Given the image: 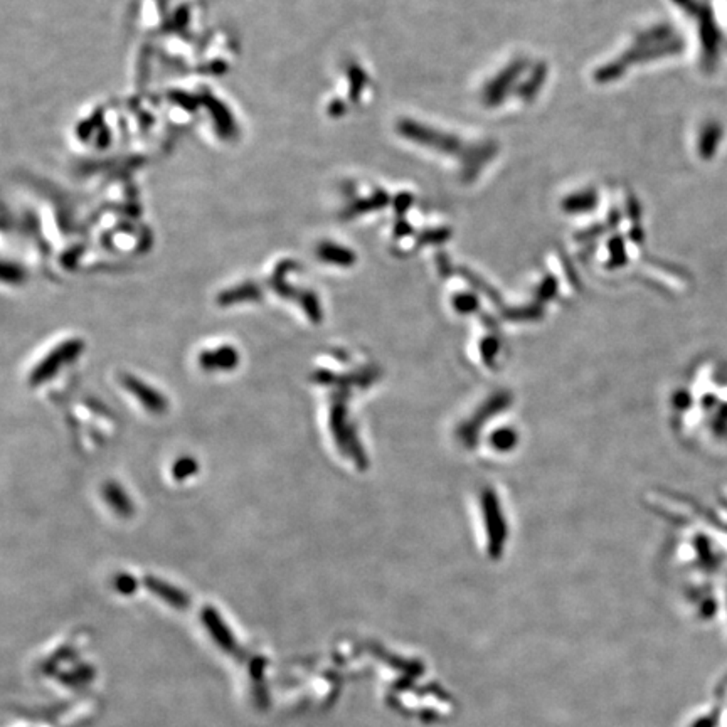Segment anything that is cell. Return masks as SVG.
I'll list each match as a JSON object with an SVG mask.
<instances>
[{
    "label": "cell",
    "instance_id": "1",
    "mask_svg": "<svg viewBox=\"0 0 727 727\" xmlns=\"http://www.w3.org/2000/svg\"><path fill=\"white\" fill-rule=\"evenodd\" d=\"M83 344L79 340H69V342H64L59 345L56 350L47 356L44 361L35 367L33 376H30V383L33 384H41L46 379H50L54 372L59 371V367L63 366L64 362L73 361L74 357L81 352Z\"/></svg>",
    "mask_w": 727,
    "mask_h": 727
},
{
    "label": "cell",
    "instance_id": "2",
    "mask_svg": "<svg viewBox=\"0 0 727 727\" xmlns=\"http://www.w3.org/2000/svg\"><path fill=\"white\" fill-rule=\"evenodd\" d=\"M123 384L127 385V389L133 394V396L139 397V401L145 407H147V409L153 411V413H162V411H165V407H167L165 399H163V396H161L158 392H155L152 388H149V385L140 383V380L135 378H125L123 379Z\"/></svg>",
    "mask_w": 727,
    "mask_h": 727
},
{
    "label": "cell",
    "instance_id": "3",
    "mask_svg": "<svg viewBox=\"0 0 727 727\" xmlns=\"http://www.w3.org/2000/svg\"><path fill=\"white\" fill-rule=\"evenodd\" d=\"M202 620H204V624H206V628L209 629L212 638H214L217 644L221 645V649H224L228 651L236 650V641H234L231 632L226 628V624L223 623V620H221V616L217 615V611H214L212 608H206L202 613Z\"/></svg>",
    "mask_w": 727,
    "mask_h": 727
},
{
    "label": "cell",
    "instance_id": "4",
    "mask_svg": "<svg viewBox=\"0 0 727 727\" xmlns=\"http://www.w3.org/2000/svg\"><path fill=\"white\" fill-rule=\"evenodd\" d=\"M145 586H147L153 595L162 598L163 601H167L168 605H172L174 608H185L189 605V598L170 584L163 583V581H157L155 578H145Z\"/></svg>",
    "mask_w": 727,
    "mask_h": 727
},
{
    "label": "cell",
    "instance_id": "5",
    "mask_svg": "<svg viewBox=\"0 0 727 727\" xmlns=\"http://www.w3.org/2000/svg\"><path fill=\"white\" fill-rule=\"evenodd\" d=\"M238 354L233 347H221L216 352H207L201 356V366L206 369H231L236 366Z\"/></svg>",
    "mask_w": 727,
    "mask_h": 727
},
{
    "label": "cell",
    "instance_id": "6",
    "mask_svg": "<svg viewBox=\"0 0 727 727\" xmlns=\"http://www.w3.org/2000/svg\"><path fill=\"white\" fill-rule=\"evenodd\" d=\"M105 496H106V500H108V502H110V505H112V507L118 513H122V516H128V513H130L132 505L127 500V495L123 494V492L120 490L118 487L115 485V483H110V485H106Z\"/></svg>",
    "mask_w": 727,
    "mask_h": 727
},
{
    "label": "cell",
    "instance_id": "7",
    "mask_svg": "<svg viewBox=\"0 0 727 727\" xmlns=\"http://www.w3.org/2000/svg\"><path fill=\"white\" fill-rule=\"evenodd\" d=\"M196 472V462L190 458H182L180 462L174 465V477L179 478V480H184L185 477L192 475Z\"/></svg>",
    "mask_w": 727,
    "mask_h": 727
},
{
    "label": "cell",
    "instance_id": "8",
    "mask_svg": "<svg viewBox=\"0 0 727 727\" xmlns=\"http://www.w3.org/2000/svg\"><path fill=\"white\" fill-rule=\"evenodd\" d=\"M115 584H117V589L123 595H132L133 589L136 588L135 579L128 574H118L117 579H115Z\"/></svg>",
    "mask_w": 727,
    "mask_h": 727
}]
</instances>
